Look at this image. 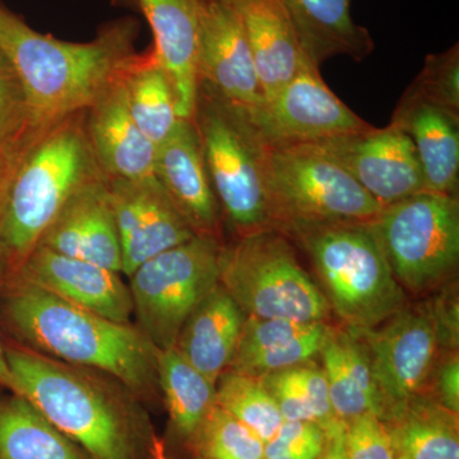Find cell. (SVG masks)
Listing matches in <instances>:
<instances>
[{"mask_svg":"<svg viewBox=\"0 0 459 459\" xmlns=\"http://www.w3.org/2000/svg\"><path fill=\"white\" fill-rule=\"evenodd\" d=\"M246 320V313L219 283L186 320L174 347L216 385L231 365Z\"/></svg>","mask_w":459,"mask_h":459,"instance_id":"cell-25","label":"cell"},{"mask_svg":"<svg viewBox=\"0 0 459 459\" xmlns=\"http://www.w3.org/2000/svg\"><path fill=\"white\" fill-rule=\"evenodd\" d=\"M344 446L350 459H398L388 425L376 413H364L347 422Z\"/></svg>","mask_w":459,"mask_h":459,"instance_id":"cell-36","label":"cell"},{"mask_svg":"<svg viewBox=\"0 0 459 459\" xmlns=\"http://www.w3.org/2000/svg\"><path fill=\"white\" fill-rule=\"evenodd\" d=\"M402 289L421 294L444 282L459 258L455 195L422 192L385 205L370 221Z\"/></svg>","mask_w":459,"mask_h":459,"instance_id":"cell-9","label":"cell"},{"mask_svg":"<svg viewBox=\"0 0 459 459\" xmlns=\"http://www.w3.org/2000/svg\"><path fill=\"white\" fill-rule=\"evenodd\" d=\"M225 2L243 25L264 101L273 98L310 62L291 18L281 0Z\"/></svg>","mask_w":459,"mask_h":459,"instance_id":"cell-21","label":"cell"},{"mask_svg":"<svg viewBox=\"0 0 459 459\" xmlns=\"http://www.w3.org/2000/svg\"><path fill=\"white\" fill-rule=\"evenodd\" d=\"M262 166L273 229L370 222L382 210L342 166L310 144L263 146Z\"/></svg>","mask_w":459,"mask_h":459,"instance_id":"cell-7","label":"cell"},{"mask_svg":"<svg viewBox=\"0 0 459 459\" xmlns=\"http://www.w3.org/2000/svg\"><path fill=\"white\" fill-rule=\"evenodd\" d=\"M328 325L247 316L229 369L262 377L319 355Z\"/></svg>","mask_w":459,"mask_h":459,"instance_id":"cell-22","label":"cell"},{"mask_svg":"<svg viewBox=\"0 0 459 459\" xmlns=\"http://www.w3.org/2000/svg\"><path fill=\"white\" fill-rule=\"evenodd\" d=\"M319 356L329 401L338 420L347 424L364 413H376L385 419V404L369 352L359 334L346 327L328 325Z\"/></svg>","mask_w":459,"mask_h":459,"instance_id":"cell-23","label":"cell"},{"mask_svg":"<svg viewBox=\"0 0 459 459\" xmlns=\"http://www.w3.org/2000/svg\"><path fill=\"white\" fill-rule=\"evenodd\" d=\"M39 246L122 273V249L108 178L90 181L78 190L57 214Z\"/></svg>","mask_w":459,"mask_h":459,"instance_id":"cell-19","label":"cell"},{"mask_svg":"<svg viewBox=\"0 0 459 459\" xmlns=\"http://www.w3.org/2000/svg\"><path fill=\"white\" fill-rule=\"evenodd\" d=\"M5 274H7V265L0 258V291H2L3 283H4ZM0 388L5 389V391H13V377H12L11 370H9L2 341H0Z\"/></svg>","mask_w":459,"mask_h":459,"instance_id":"cell-42","label":"cell"},{"mask_svg":"<svg viewBox=\"0 0 459 459\" xmlns=\"http://www.w3.org/2000/svg\"><path fill=\"white\" fill-rule=\"evenodd\" d=\"M279 230L309 256L331 310L350 331L379 327L406 307L370 222L292 223Z\"/></svg>","mask_w":459,"mask_h":459,"instance_id":"cell-5","label":"cell"},{"mask_svg":"<svg viewBox=\"0 0 459 459\" xmlns=\"http://www.w3.org/2000/svg\"><path fill=\"white\" fill-rule=\"evenodd\" d=\"M153 175L195 235L219 238L221 210L193 120L181 119L157 147Z\"/></svg>","mask_w":459,"mask_h":459,"instance_id":"cell-17","label":"cell"},{"mask_svg":"<svg viewBox=\"0 0 459 459\" xmlns=\"http://www.w3.org/2000/svg\"><path fill=\"white\" fill-rule=\"evenodd\" d=\"M137 33L135 21L120 20L93 40L63 41L0 7V51L17 75L38 129L92 107L134 56Z\"/></svg>","mask_w":459,"mask_h":459,"instance_id":"cell-2","label":"cell"},{"mask_svg":"<svg viewBox=\"0 0 459 459\" xmlns=\"http://www.w3.org/2000/svg\"><path fill=\"white\" fill-rule=\"evenodd\" d=\"M42 131L33 126L22 87L0 51V146L23 148Z\"/></svg>","mask_w":459,"mask_h":459,"instance_id":"cell-35","label":"cell"},{"mask_svg":"<svg viewBox=\"0 0 459 459\" xmlns=\"http://www.w3.org/2000/svg\"><path fill=\"white\" fill-rule=\"evenodd\" d=\"M84 114L42 131L18 160L0 199V258L16 271L75 193L105 177L91 150Z\"/></svg>","mask_w":459,"mask_h":459,"instance_id":"cell-3","label":"cell"},{"mask_svg":"<svg viewBox=\"0 0 459 459\" xmlns=\"http://www.w3.org/2000/svg\"><path fill=\"white\" fill-rule=\"evenodd\" d=\"M220 238L195 235L129 274L133 314L156 350L175 346L193 310L220 283Z\"/></svg>","mask_w":459,"mask_h":459,"instance_id":"cell-10","label":"cell"},{"mask_svg":"<svg viewBox=\"0 0 459 459\" xmlns=\"http://www.w3.org/2000/svg\"><path fill=\"white\" fill-rule=\"evenodd\" d=\"M319 68L305 63L273 98L247 110L235 108L263 146L313 143L369 128L329 89Z\"/></svg>","mask_w":459,"mask_h":459,"instance_id":"cell-11","label":"cell"},{"mask_svg":"<svg viewBox=\"0 0 459 459\" xmlns=\"http://www.w3.org/2000/svg\"><path fill=\"white\" fill-rule=\"evenodd\" d=\"M152 455L153 459H170L166 455L164 444L157 437L152 439Z\"/></svg>","mask_w":459,"mask_h":459,"instance_id":"cell-43","label":"cell"},{"mask_svg":"<svg viewBox=\"0 0 459 459\" xmlns=\"http://www.w3.org/2000/svg\"><path fill=\"white\" fill-rule=\"evenodd\" d=\"M0 320L31 351L107 373L134 394L159 385L157 350L140 328L75 307L16 274H5Z\"/></svg>","mask_w":459,"mask_h":459,"instance_id":"cell-1","label":"cell"},{"mask_svg":"<svg viewBox=\"0 0 459 459\" xmlns=\"http://www.w3.org/2000/svg\"><path fill=\"white\" fill-rule=\"evenodd\" d=\"M36 137H38V135H36ZM35 138H33V140H35ZM31 142H30V143H31ZM29 144H27V146H29ZM27 146L17 148V150L16 148L0 146V199H2L3 195H4L8 181L11 179L12 172L14 170V166H16L18 160H20L21 155H22Z\"/></svg>","mask_w":459,"mask_h":459,"instance_id":"cell-40","label":"cell"},{"mask_svg":"<svg viewBox=\"0 0 459 459\" xmlns=\"http://www.w3.org/2000/svg\"><path fill=\"white\" fill-rule=\"evenodd\" d=\"M392 122L412 141L427 192L455 195L459 177V117L404 93Z\"/></svg>","mask_w":459,"mask_h":459,"instance_id":"cell-24","label":"cell"},{"mask_svg":"<svg viewBox=\"0 0 459 459\" xmlns=\"http://www.w3.org/2000/svg\"><path fill=\"white\" fill-rule=\"evenodd\" d=\"M214 403L255 431L264 443L285 421L261 377L235 370L223 371L217 379Z\"/></svg>","mask_w":459,"mask_h":459,"instance_id":"cell-32","label":"cell"},{"mask_svg":"<svg viewBox=\"0 0 459 459\" xmlns=\"http://www.w3.org/2000/svg\"><path fill=\"white\" fill-rule=\"evenodd\" d=\"M201 459H263L261 437L228 411L211 407L190 440Z\"/></svg>","mask_w":459,"mask_h":459,"instance_id":"cell-33","label":"cell"},{"mask_svg":"<svg viewBox=\"0 0 459 459\" xmlns=\"http://www.w3.org/2000/svg\"><path fill=\"white\" fill-rule=\"evenodd\" d=\"M157 383L164 392L172 427L192 440L214 404L216 385L189 364L175 347L157 350Z\"/></svg>","mask_w":459,"mask_h":459,"instance_id":"cell-30","label":"cell"},{"mask_svg":"<svg viewBox=\"0 0 459 459\" xmlns=\"http://www.w3.org/2000/svg\"><path fill=\"white\" fill-rule=\"evenodd\" d=\"M220 285L247 316L325 322L331 316L327 299L301 267L291 240L277 229L222 246Z\"/></svg>","mask_w":459,"mask_h":459,"instance_id":"cell-6","label":"cell"},{"mask_svg":"<svg viewBox=\"0 0 459 459\" xmlns=\"http://www.w3.org/2000/svg\"><path fill=\"white\" fill-rule=\"evenodd\" d=\"M0 459H92L22 395L0 394Z\"/></svg>","mask_w":459,"mask_h":459,"instance_id":"cell-29","label":"cell"},{"mask_svg":"<svg viewBox=\"0 0 459 459\" xmlns=\"http://www.w3.org/2000/svg\"><path fill=\"white\" fill-rule=\"evenodd\" d=\"M199 86L238 110L264 102L243 25L225 0H202Z\"/></svg>","mask_w":459,"mask_h":459,"instance_id":"cell-15","label":"cell"},{"mask_svg":"<svg viewBox=\"0 0 459 459\" xmlns=\"http://www.w3.org/2000/svg\"><path fill=\"white\" fill-rule=\"evenodd\" d=\"M84 123L91 150L108 179L153 177L157 146L133 119L117 78L87 108Z\"/></svg>","mask_w":459,"mask_h":459,"instance_id":"cell-20","label":"cell"},{"mask_svg":"<svg viewBox=\"0 0 459 459\" xmlns=\"http://www.w3.org/2000/svg\"><path fill=\"white\" fill-rule=\"evenodd\" d=\"M220 210L238 237L273 229L261 142L234 108L199 86L193 117Z\"/></svg>","mask_w":459,"mask_h":459,"instance_id":"cell-8","label":"cell"},{"mask_svg":"<svg viewBox=\"0 0 459 459\" xmlns=\"http://www.w3.org/2000/svg\"><path fill=\"white\" fill-rule=\"evenodd\" d=\"M367 344L385 404V419L424 389L440 351L430 304L403 307L370 331L355 332Z\"/></svg>","mask_w":459,"mask_h":459,"instance_id":"cell-12","label":"cell"},{"mask_svg":"<svg viewBox=\"0 0 459 459\" xmlns=\"http://www.w3.org/2000/svg\"><path fill=\"white\" fill-rule=\"evenodd\" d=\"M14 394L92 459H138L135 425L119 401L72 365L20 344L4 346Z\"/></svg>","mask_w":459,"mask_h":459,"instance_id":"cell-4","label":"cell"},{"mask_svg":"<svg viewBox=\"0 0 459 459\" xmlns=\"http://www.w3.org/2000/svg\"><path fill=\"white\" fill-rule=\"evenodd\" d=\"M444 296V295H443ZM437 325L440 350L446 347L449 351H457L458 346V303L455 295L444 296L430 304Z\"/></svg>","mask_w":459,"mask_h":459,"instance_id":"cell-39","label":"cell"},{"mask_svg":"<svg viewBox=\"0 0 459 459\" xmlns=\"http://www.w3.org/2000/svg\"><path fill=\"white\" fill-rule=\"evenodd\" d=\"M398 459H459L458 415L421 394L385 420Z\"/></svg>","mask_w":459,"mask_h":459,"instance_id":"cell-27","label":"cell"},{"mask_svg":"<svg viewBox=\"0 0 459 459\" xmlns=\"http://www.w3.org/2000/svg\"><path fill=\"white\" fill-rule=\"evenodd\" d=\"M108 188L122 249L123 276L195 237L155 175L108 179Z\"/></svg>","mask_w":459,"mask_h":459,"instance_id":"cell-14","label":"cell"},{"mask_svg":"<svg viewBox=\"0 0 459 459\" xmlns=\"http://www.w3.org/2000/svg\"><path fill=\"white\" fill-rule=\"evenodd\" d=\"M344 428L346 424L327 435V443L320 459H350L344 446Z\"/></svg>","mask_w":459,"mask_h":459,"instance_id":"cell-41","label":"cell"},{"mask_svg":"<svg viewBox=\"0 0 459 459\" xmlns=\"http://www.w3.org/2000/svg\"><path fill=\"white\" fill-rule=\"evenodd\" d=\"M406 93L459 117L458 45L446 53L428 56L421 74Z\"/></svg>","mask_w":459,"mask_h":459,"instance_id":"cell-34","label":"cell"},{"mask_svg":"<svg viewBox=\"0 0 459 459\" xmlns=\"http://www.w3.org/2000/svg\"><path fill=\"white\" fill-rule=\"evenodd\" d=\"M327 434L316 422L283 421L264 446L263 459H319Z\"/></svg>","mask_w":459,"mask_h":459,"instance_id":"cell-37","label":"cell"},{"mask_svg":"<svg viewBox=\"0 0 459 459\" xmlns=\"http://www.w3.org/2000/svg\"><path fill=\"white\" fill-rule=\"evenodd\" d=\"M294 23L310 62L320 66L329 57L362 60L374 49L373 39L351 17V0H281Z\"/></svg>","mask_w":459,"mask_h":459,"instance_id":"cell-26","label":"cell"},{"mask_svg":"<svg viewBox=\"0 0 459 459\" xmlns=\"http://www.w3.org/2000/svg\"><path fill=\"white\" fill-rule=\"evenodd\" d=\"M126 104L141 131L157 147L180 122L177 96L165 69L152 51L135 53L120 71Z\"/></svg>","mask_w":459,"mask_h":459,"instance_id":"cell-28","label":"cell"},{"mask_svg":"<svg viewBox=\"0 0 459 459\" xmlns=\"http://www.w3.org/2000/svg\"><path fill=\"white\" fill-rule=\"evenodd\" d=\"M153 35L157 62L177 96L180 119L193 120L199 93L202 0H137Z\"/></svg>","mask_w":459,"mask_h":459,"instance_id":"cell-18","label":"cell"},{"mask_svg":"<svg viewBox=\"0 0 459 459\" xmlns=\"http://www.w3.org/2000/svg\"><path fill=\"white\" fill-rule=\"evenodd\" d=\"M261 379L285 421L316 422L327 435L344 425L332 410L322 368L312 361L268 374Z\"/></svg>","mask_w":459,"mask_h":459,"instance_id":"cell-31","label":"cell"},{"mask_svg":"<svg viewBox=\"0 0 459 459\" xmlns=\"http://www.w3.org/2000/svg\"><path fill=\"white\" fill-rule=\"evenodd\" d=\"M33 285L63 300L117 323H129L133 316L131 291L120 272L82 259L60 255L38 246L16 271Z\"/></svg>","mask_w":459,"mask_h":459,"instance_id":"cell-16","label":"cell"},{"mask_svg":"<svg viewBox=\"0 0 459 459\" xmlns=\"http://www.w3.org/2000/svg\"><path fill=\"white\" fill-rule=\"evenodd\" d=\"M434 395L446 410L459 412V360L457 351L446 353V358L435 364Z\"/></svg>","mask_w":459,"mask_h":459,"instance_id":"cell-38","label":"cell"},{"mask_svg":"<svg viewBox=\"0 0 459 459\" xmlns=\"http://www.w3.org/2000/svg\"><path fill=\"white\" fill-rule=\"evenodd\" d=\"M305 144L342 166L382 208L427 192L415 146L394 122Z\"/></svg>","mask_w":459,"mask_h":459,"instance_id":"cell-13","label":"cell"}]
</instances>
